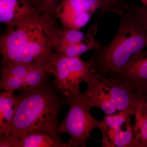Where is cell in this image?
Instances as JSON below:
<instances>
[{"label": "cell", "mask_w": 147, "mask_h": 147, "mask_svg": "<svg viewBox=\"0 0 147 147\" xmlns=\"http://www.w3.org/2000/svg\"><path fill=\"white\" fill-rule=\"evenodd\" d=\"M55 11L34 10L0 37L1 65L21 64L47 67L55 54L61 28Z\"/></svg>", "instance_id": "1"}, {"label": "cell", "mask_w": 147, "mask_h": 147, "mask_svg": "<svg viewBox=\"0 0 147 147\" xmlns=\"http://www.w3.org/2000/svg\"><path fill=\"white\" fill-rule=\"evenodd\" d=\"M16 98L17 108L10 133L5 136L15 138L32 131L59 136V117L68 102L53 82L48 80L34 88L21 92Z\"/></svg>", "instance_id": "2"}, {"label": "cell", "mask_w": 147, "mask_h": 147, "mask_svg": "<svg viewBox=\"0 0 147 147\" xmlns=\"http://www.w3.org/2000/svg\"><path fill=\"white\" fill-rule=\"evenodd\" d=\"M117 16L119 23L113 39L95 50L88 60L94 71L104 76L118 72L133 55L147 48V31L127 5Z\"/></svg>", "instance_id": "3"}, {"label": "cell", "mask_w": 147, "mask_h": 147, "mask_svg": "<svg viewBox=\"0 0 147 147\" xmlns=\"http://www.w3.org/2000/svg\"><path fill=\"white\" fill-rule=\"evenodd\" d=\"M48 68L54 76L53 85L67 102L81 91V83L88 82L94 72L89 60L84 61L80 57H69L56 54Z\"/></svg>", "instance_id": "4"}, {"label": "cell", "mask_w": 147, "mask_h": 147, "mask_svg": "<svg viewBox=\"0 0 147 147\" xmlns=\"http://www.w3.org/2000/svg\"><path fill=\"white\" fill-rule=\"evenodd\" d=\"M69 109L65 117L59 125V133H67L71 137L70 147H86L91 135L98 129L100 121L92 115L91 108L84 100L81 91L68 101Z\"/></svg>", "instance_id": "5"}, {"label": "cell", "mask_w": 147, "mask_h": 147, "mask_svg": "<svg viewBox=\"0 0 147 147\" xmlns=\"http://www.w3.org/2000/svg\"><path fill=\"white\" fill-rule=\"evenodd\" d=\"M131 116L126 112L105 115L98 129L102 134V147H132L134 139Z\"/></svg>", "instance_id": "6"}, {"label": "cell", "mask_w": 147, "mask_h": 147, "mask_svg": "<svg viewBox=\"0 0 147 147\" xmlns=\"http://www.w3.org/2000/svg\"><path fill=\"white\" fill-rule=\"evenodd\" d=\"M100 8L99 0H61L55 15L63 28L80 30Z\"/></svg>", "instance_id": "7"}, {"label": "cell", "mask_w": 147, "mask_h": 147, "mask_svg": "<svg viewBox=\"0 0 147 147\" xmlns=\"http://www.w3.org/2000/svg\"><path fill=\"white\" fill-rule=\"evenodd\" d=\"M107 76L121 82L141 99L147 93V48L133 55L118 72Z\"/></svg>", "instance_id": "8"}, {"label": "cell", "mask_w": 147, "mask_h": 147, "mask_svg": "<svg viewBox=\"0 0 147 147\" xmlns=\"http://www.w3.org/2000/svg\"><path fill=\"white\" fill-rule=\"evenodd\" d=\"M97 74L117 111L126 112L131 116L136 117L141 105V98L118 80Z\"/></svg>", "instance_id": "9"}, {"label": "cell", "mask_w": 147, "mask_h": 147, "mask_svg": "<svg viewBox=\"0 0 147 147\" xmlns=\"http://www.w3.org/2000/svg\"><path fill=\"white\" fill-rule=\"evenodd\" d=\"M1 147H70L59 136L41 131H32L11 138L0 135Z\"/></svg>", "instance_id": "10"}, {"label": "cell", "mask_w": 147, "mask_h": 147, "mask_svg": "<svg viewBox=\"0 0 147 147\" xmlns=\"http://www.w3.org/2000/svg\"><path fill=\"white\" fill-rule=\"evenodd\" d=\"M86 84V89L82 92V94L90 108H98L102 110L105 115L115 113L117 111L115 107L108 91L98 79L97 73L94 72Z\"/></svg>", "instance_id": "11"}, {"label": "cell", "mask_w": 147, "mask_h": 147, "mask_svg": "<svg viewBox=\"0 0 147 147\" xmlns=\"http://www.w3.org/2000/svg\"><path fill=\"white\" fill-rule=\"evenodd\" d=\"M34 10L25 0H0V21L5 25L6 30H10Z\"/></svg>", "instance_id": "12"}, {"label": "cell", "mask_w": 147, "mask_h": 147, "mask_svg": "<svg viewBox=\"0 0 147 147\" xmlns=\"http://www.w3.org/2000/svg\"><path fill=\"white\" fill-rule=\"evenodd\" d=\"M34 66L21 64H9L1 67L0 88L4 91H21L27 72Z\"/></svg>", "instance_id": "13"}, {"label": "cell", "mask_w": 147, "mask_h": 147, "mask_svg": "<svg viewBox=\"0 0 147 147\" xmlns=\"http://www.w3.org/2000/svg\"><path fill=\"white\" fill-rule=\"evenodd\" d=\"M13 92L4 91L0 94V135L8 136L16 108V96Z\"/></svg>", "instance_id": "14"}, {"label": "cell", "mask_w": 147, "mask_h": 147, "mask_svg": "<svg viewBox=\"0 0 147 147\" xmlns=\"http://www.w3.org/2000/svg\"><path fill=\"white\" fill-rule=\"evenodd\" d=\"M98 24L96 21L89 29L88 32L89 36L86 40L78 44L57 48L55 54L62 57H78L88 51L97 49L102 45L100 40L95 38L97 33Z\"/></svg>", "instance_id": "15"}, {"label": "cell", "mask_w": 147, "mask_h": 147, "mask_svg": "<svg viewBox=\"0 0 147 147\" xmlns=\"http://www.w3.org/2000/svg\"><path fill=\"white\" fill-rule=\"evenodd\" d=\"M51 75L47 67L33 66L27 72L21 92L34 88L49 80Z\"/></svg>", "instance_id": "16"}, {"label": "cell", "mask_w": 147, "mask_h": 147, "mask_svg": "<svg viewBox=\"0 0 147 147\" xmlns=\"http://www.w3.org/2000/svg\"><path fill=\"white\" fill-rule=\"evenodd\" d=\"M132 147H147V118L134 122Z\"/></svg>", "instance_id": "17"}, {"label": "cell", "mask_w": 147, "mask_h": 147, "mask_svg": "<svg viewBox=\"0 0 147 147\" xmlns=\"http://www.w3.org/2000/svg\"><path fill=\"white\" fill-rule=\"evenodd\" d=\"M101 4V8L98 12V19H100L108 13H113L117 15L125 8L126 3L124 0H99Z\"/></svg>", "instance_id": "18"}, {"label": "cell", "mask_w": 147, "mask_h": 147, "mask_svg": "<svg viewBox=\"0 0 147 147\" xmlns=\"http://www.w3.org/2000/svg\"><path fill=\"white\" fill-rule=\"evenodd\" d=\"M27 3L37 11H55L59 5L61 0H25Z\"/></svg>", "instance_id": "19"}, {"label": "cell", "mask_w": 147, "mask_h": 147, "mask_svg": "<svg viewBox=\"0 0 147 147\" xmlns=\"http://www.w3.org/2000/svg\"><path fill=\"white\" fill-rule=\"evenodd\" d=\"M127 7L137 21L147 31V6L127 3Z\"/></svg>", "instance_id": "20"}, {"label": "cell", "mask_w": 147, "mask_h": 147, "mask_svg": "<svg viewBox=\"0 0 147 147\" xmlns=\"http://www.w3.org/2000/svg\"><path fill=\"white\" fill-rule=\"evenodd\" d=\"M147 118V93L141 97V103L138 113L135 117L134 122L139 121Z\"/></svg>", "instance_id": "21"}, {"label": "cell", "mask_w": 147, "mask_h": 147, "mask_svg": "<svg viewBox=\"0 0 147 147\" xmlns=\"http://www.w3.org/2000/svg\"><path fill=\"white\" fill-rule=\"evenodd\" d=\"M142 5L147 6V0H139Z\"/></svg>", "instance_id": "22"}]
</instances>
